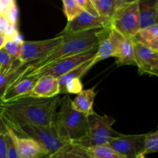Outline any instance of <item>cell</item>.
<instances>
[{
	"label": "cell",
	"instance_id": "cell-20",
	"mask_svg": "<svg viewBox=\"0 0 158 158\" xmlns=\"http://www.w3.org/2000/svg\"><path fill=\"white\" fill-rule=\"evenodd\" d=\"M94 65L95 64L94 63V58H92L89 60H88V61L85 62L84 63L81 64L80 66L76 67L75 69H72V70L69 71L67 73L64 74V75L57 78L60 91L63 87V86H64V84L66 82L69 81V80H73V79H81Z\"/></svg>",
	"mask_w": 158,
	"mask_h": 158
},
{
	"label": "cell",
	"instance_id": "cell-23",
	"mask_svg": "<svg viewBox=\"0 0 158 158\" xmlns=\"http://www.w3.org/2000/svg\"><path fill=\"white\" fill-rule=\"evenodd\" d=\"M94 4L100 16L112 22L113 16L117 9L116 0H97Z\"/></svg>",
	"mask_w": 158,
	"mask_h": 158
},
{
	"label": "cell",
	"instance_id": "cell-12",
	"mask_svg": "<svg viewBox=\"0 0 158 158\" xmlns=\"http://www.w3.org/2000/svg\"><path fill=\"white\" fill-rule=\"evenodd\" d=\"M136 64L140 75H158V51L134 41Z\"/></svg>",
	"mask_w": 158,
	"mask_h": 158
},
{
	"label": "cell",
	"instance_id": "cell-38",
	"mask_svg": "<svg viewBox=\"0 0 158 158\" xmlns=\"http://www.w3.org/2000/svg\"><path fill=\"white\" fill-rule=\"evenodd\" d=\"M134 158H147L146 156H145V154H143V153H141V154H139L138 155L136 156Z\"/></svg>",
	"mask_w": 158,
	"mask_h": 158
},
{
	"label": "cell",
	"instance_id": "cell-39",
	"mask_svg": "<svg viewBox=\"0 0 158 158\" xmlns=\"http://www.w3.org/2000/svg\"><path fill=\"white\" fill-rule=\"evenodd\" d=\"M91 1H92V2H94H94H96V1H97V0H91Z\"/></svg>",
	"mask_w": 158,
	"mask_h": 158
},
{
	"label": "cell",
	"instance_id": "cell-1",
	"mask_svg": "<svg viewBox=\"0 0 158 158\" xmlns=\"http://www.w3.org/2000/svg\"><path fill=\"white\" fill-rule=\"evenodd\" d=\"M60 97L39 98L30 96L0 103V117L29 124L49 126L54 123Z\"/></svg>",
	"mask_w": 158,
	"mask_h": 158
},
{
	"label": "cell",
	"instance_id": "cell-18",
	"mask_svg": "<svg viewBox=\"0 0 158 158\" xmlns=\"http://www.w3.org/2000/svg\"><path fill=\"white\" fill-rule=\"evenodd\" d=\"M110 28L99 29L97 32L98 46L95 56L94 57V64L103 60L112 57V45L110 40Z\"/></svg>",
	"mask_w": 158,
	"mask_h": 158
},
{
	"label": "cell",
	"instance_id": "cell-37",
	"mask_svg": "<svg viewBox=\"0 0 158 158\" xmlns=\"http://www.w3.org/2000/svg\"><path fill=\"white\" fill-rule=\"evenodd\" d=\"M133 1H135V0H116V2H117V9L120 7V6H122V5L125 4V3L131 2Z\"/></svg>",
	"mask_w": 158,
	"mask_h": 158
},
{
	"label": "cell",
	"instance_id": "cell-36",
	"mask_svg": "<svg viewBox=\"0 0 158 158\" xmlns=\"http://www.w3.org/2000/svg\"><path fill=\"white\" fill-rule=\"evenodd\" d=\"M8 128L6 127V126L5 125V123H3L2 120L0 117V134H5V133L7 131Z\"/></svg>",
	"mask_w": 158,
	"mask_h": 158
},
{
	"label": "cell",
	"instance_id": "cell-6",
	"mask_svg": "<svg viewBox=\"0 0 158 158\" xmlns=\"http://www.w3.org/2000/svg\"><path fill=\"white\" fill-rule=\"evenodd\" d=\"M111 27L127 38H134L140 29L138 0L117 8L113 16Z\"/></svg>",
	"mask_w": 158,
	"mask_h": 158
},
{
	"label": "cell",
	"instance_id": "cell-35",
	"mask_svg": "<svg viewBox=\"0 0 158 158\" xmlns=\"http://www.w3.org/2000/svg\"><path fill=\"white\" fill-rule=\"evenodd\" d=\"M7 40L6 37L3 34L0 33V49H2L4 47L5 44H6V42Z\"/></svg>",
	"mask_w": 158,
	"mask_h": 158
},
{
	"label": "cell",
	"instance_id": "cell-19",
	"mask_svg": "<svg viewBox=\"0 0 158 158\" xmlns=\"http://www.w3.org/2000/svg\"><path fill=\"white\" fill-rule=\"evenodd\" d=\"M133 40L154 50L158 51V23L140 29Z\"/></svg>",
	"mask_w": 158,
	"mask_h": 158
},
{
	"label": "cell",
	"instance_id": "cell-17",
	"mask_svg": "<svg viewBox=\"0 0 158 158\" xmlns=\"http://www.w3.org/2000/svg\"><path fill=\"white\" fill-rule=\"evenodd\" d=\"M96 86L88 89H83L79 93L73 100H72L73 109L77 112L85 114L86 116L95 114L94 110V103L97 95L95 91Z\"/></svg>",
	"mask_w": 158,
	"mask_h": 158
},
{
	"label": "cell",
	"instance_id": "cell-14",
	"mask_svg": "<svg viewBox=\"0 0 158 158\" xmlns=\"http://www.w3.org/2000/svg\"><path fill=\"white\" fill-rule=\"evenodd\" d=\"M60 94L57 78L52 76H41L37 78L29 95L39 98H51Z\"/></svg>",
	"mask_w": 158,
	"mask_h": 158
},
{
	"label": "cell",
	"instance_id": "cell-9",
	"mask_svg": "<svg viewBox=\"0 0 158 158\" xmlns=\"http://www.w3.org/2000/svg\"><path fill=\"white\" fill-rule=\"evenodd\" d=\"M112 57L117 58V66H137L134 55V41L110 28Z\"/></svg>",
	"mask_w": 158,
	"mask_h": 158
},
{
	"label": "cell",
	"instance_id": "cell-11",
	"mask_svg": "<svg viewBox=\"0 0 158 158\" xmlns=\"http://www.w3.org/2000/svg\"><path fill=\"white\" fill-rule=\"evenodd\" d=\"M145 134L120 135L113 137L107 143L113 150L126 158H134L144 151Z\"/></svg>",
	"mask_w": 158,
	"mask_h": 158
},
{
	"label": "cell",
	"instance_id": "cell-7",
	"mask_svg": "<svg viewBox=\"0 0 158 158\" xmlns=\"http://www.w3.org/2000/svg\"><path fill=\"white\" fill-rule=\"evenodd\" d=\"M97 46L90 48V49H87L84 52H80V53L76 54V55L66 57V58L54 62L52 64L45 66L40 70L30 74L26 78L34 77V78L37 79L41 76L45 75L52 76L56 78H59L61 76L67 73L72 69H75L76 67L84 63L85 62L94 58L97 53Z\"/></svg>",
	"mask_w": 158,
	"mask_h": 158
},
{
	"label": "cell",
	"instance_id": "cell-26",
	"mask_svg": "<svg viewBox=\"0 0 158 158\" xmlns=\"http://www.w3.org/2000/svg\"><path fill=\"white\" fill-rule=\"evenodd\" d=\"M83 89V85L81 79H73L69 80L64 84L63 87L60 89V94H78Z\"/></svg>",
	"mask_w": 158,
	"mask_h": 158
},
{
	"label": "cell",
	"instance_id": "cell-16",
	"mask_svg": "<svg viewBox=\"0 0 158 158\" xmlns=\"http://www.w3.org/2000/svg\"><path fill=\"white\" fill-rule=\"evenodd\" d=\"M140 29L157 23L158 0H138Z\"/></svg>",
	"mask_w": 158,
	"mask_h": 158
},
{
	"label": "cell",
	"instance_id": "cell-13",
	"mask_svg": "<svg viewBox=\"0 0 158 158\" xmlns=\"http://www.w3.org/2000/svg\"><path fill=\"white\" fill-rule=\"evenodd\" d=\"M19 158H46L49 153L38 142L30 138L19 137L13 133Z\"/></svg>",
	"mask_w": 158,
	"mask_h": 158
},
{
	"label": "cell",
	"instance_id": "cell-5",
	"mask_svg": "<svg viewBox=\"0 0 158 158\" xmlns=\"http://www.w3.org/2000/svg\"><path fill=\"white\" fill-rule=\"evenodd\" d=\"M115 121L110 116H100L96 113L88 116L89 129L86 135L70 143L84 149L107 144L111 138L122 135L113 130L112 126Z\"/></svg>",
	"mask_w": 158,
	"mask_h": 158
},
{
	"label": "cell",
	"instance_id": "cell-15",
	"mask_svg": "<svg viewBox=\"0 0 158 158\" xmlns=\"http://www.w3.org/2000/svg\"><path fill=\"white\" fill-rule=\"evenodd\" d=\"M36 80L37 79L34 77L23 78L11 84L5 92L0 95V103L12 101L29 95Z\"/></svg>",
	"mask_w": 158,
	"mask_h": 158
},
{
	"label": "cell",
	"instance_id": "cell-2",
	"mask_svg": "<svg viewBox=\"0 0 158 158\" xmlns=\"http://www.w3.org/2000/svg\"><path fill=\"white\" fill-rule=\"evenodd\" d=\"M97 30L98 29H92L86 32L63 35V40L60 44L45 56L32 63L23 65L21 73L17 74L16 77L11 84L22 79L26 78L30 74L40 70L45 66L52 64L54 62L80 53L97 46Z\"/></svg>",
	"mask_w": 158,
	"mask_h": 158
},
{
	"label": "cell",
	"instance_id": "cell-31",
	"mask_svg": "<svg viewBox=\"0 0 158 158\" xmlns=\"http://www.w3.org/2000/svg\"><path fill=\"white\" fill-rule=\"evenodd\" d=\"M6 15V16L7 17V19H9V21L12 23H15L17 24V22H18V8H17L15 2L13 3L12 5H11L9 8L6 9L4 12H2Z\"/></svg>",
	"mask_w": 158,
	"mask_h": 158
},
{
	"label": "cell",
	"instance_id": "cell-32",
	"mask_svg": "<svg viewBox=\"0 0 158 158\" xmlns=\"http://www.w3.org/2000/svg\"><path fill=\"white\" fill-rule=\"evenodd\" d=\"M5 134H0V158H7Z\"/></svg>",
	"mask_w": 158,
	"mask_h": 158
},
{
	"label": "cell",
	"instance_id": "cell-10",
	"mask_svg": "<svg viewBox=\"0 0 158 158\" xmlns=\"http://www.w3.org/2000/svg\"><path fill=\"white\" fill-rule=\"evenodd\" d=\"M106 27H111L110 20L106 19L101 16H94L83 11L73 19L68 22L66 27L58 35L79 33Z\"/></svg>",
	"mask_w": 158,
	"mask_h": 158
},
{
	"label": "cell",
	"instance_id": "cell-22",
	"mask_svg": "<svg viewBox=\"0 0 158 158\" xmlns=\"http://www.w3.org/2000/svg\"><path fill=\"white\" fill-rule=\"evenodd\" d=\"M23 65L18 59L9 56L4 49H0V73L8 74L16 70Z\"/></svg>",
	"mask_w": 158,
	"mask_h": 158
},
{
	"label": "cell",
	"instance_id": "cell-28",
	"mask_svg": "<svg viewBox=\"0 0 158 158\" xmlns=\"http://www.w3.org/2000/svg\"><path fill=\"white\" fill-rule=\"evenodd\" d=\"M22 43H18L15 40H12V39H8L6 42L3 49L11 56L12 57L15 59H18L19 57L20 53V47H21Z\"/></svg>",
	"mask_w": 158,
	"mask_h": 158
},
{
	"label": "cell",
	"instance_id": "cell-3",
	"mask_svg": "<svg viewBox=\"0 0 158 158\" xmlns=\"http://www.w3.org/2000/svg\"><path fill=\"white\" fill-rule=\"evenodd\" d=\"M71 103L72 99L68 94L60 99V109L54 119L59 137L67 143L83 137L89 129L87 116L73 109Z\"/></svg>",
	"mask_w": 158,
	"mask_h": 158
},
{
	"label": "cell",
	"instance_id": "cell-21",
	"mask_svg": "<svg viewBox=\"0 0 158 158\" xmlns=\"http://www.w3.org/2000/svg\"><path fill=\"white\" fill-rule=\"evenodd\" d=\"M84 150L89 158H126L116 152L108 144L93 147Z\"/></svg>",
	"mask_w": 158,
	"mask_h": 158
},
{
	"label": "cell",
	"instance_id": "cell-25",
	"mask_svg": "<svg viewBox=\"0 0 158 158\" xmlns=\"http://www.w3.org/2000/svg\"><path fill=\"white\" fill-rule=\"evenodd\" d=\"M158 151V131L149 133L145 134L144 137V151L143 154L146 155L148 154L157 152Z\"/></svg>",
	"mask_w": 158,
	"mask_h": 158
},
{
	"label": "cell",
	"instance_id": "cell-33",
	"mask_svg": "<svg viewBox=\"0 0 158 158\" xmlns=\"http://www.w3.org/2000/svg\"><path fill=\"white\" fill-rule=\"evenodd\" d=\"M9 19H7V17L6 16L4 13H0V33L4 34V32H6V29H7L8 26H9Z\"/></svg>",
	"mask_w": 158,
	"mask_h": 158
},
{
	"label": "cell",
	"instance_id": "cell-27",
	"mask_svg": "<svg viewBox=\"0 0 158 158\" xmlns=\"http://www.w3.org/2000/svg\"><path fill=\"white\" fill-rule=\"evenodd\" d=\"M5 139H6V143L7 158H19L16 146H15V140H14L13 132L11 130H7L5 134Z\"/></svg>",
	"mask_w": 158,
	"mask_h": 158
},
{
	"label": "cell",
	"instance_id": "cell-24",
	"mask_svg": "<svg viewBox=\"0 0 158 158\" xmlns=\"http://www.w3.org/2000/svg\"><path fill=\"white\" fill-rule=\"evenodd\" d=\"M63 3V12L69 22L83 12L77 3V0H62Z\"/></svg>",
	"mask_w": 158,
	"mask_h": 158
},
{
	"label": "cell",
	"instance_id": "cell-30",
	"mask_svg": "<svg viewBox=\"0 0 158 158\" xmlns=\"http://www.w3.org/2000/svg\"><path fill=\"white\" fill-rule=\"evenodd\" d=\"M77 2L83 11L94 16H100L94 2L91 0H77Z\"/></svg>",
	"mask_w": 158,
	"mask_h": 158
},
{
	"label": "cell",
	"instance_id": "cell-34",
	"mask_svg": "<svg viewBox=\"0 0 158 158\" xmlns=\"http://www.w3.org/2000/svg\"><path fill=\"white\" fill-rule=\"evenodd\" d=\"M65 147L63 148H62L61 150H60V151L49 155L46 158H70L69 153L65 149Z\"/></svg>",
	"mask_w": 158,
	"mask_h": 158
},
{
	"label": "cell",
	"instance_id": "cell-8",
	"mask_svg": "<svg viewBox=\"0 0 158 158\" xmlns=\"http://www.w3.org/2000/svg\"><path fill=\"white\" fill-rule=\"evenodd\" d=\"M62 40L63 35H56L40 41H23L20 47L19 60L23 64H28L40 60L58 46Z\"/></svg>",
	"mask_w": 158,
	"mask_h": 158
},
{
	"label": "cell",
	"instance_id": "cell-29",
	"mask_svg": "<svg viewBox=\"0 0 158 158\" xmlns=\"http://www.w3.org/2000/svg\"><path fill=\"white\" fill-rule=\"evenodd\" d=\"M20 67H19L16 70L9 73L8 74H3L0 73V95H2L5 92V90L9 87V85L15 80L17 73L19 72Z\"/></svg>",
	"mask_w": 158,
	"mask_h": 158
},
{
	"label": "cell",
	"instance_id": "cell-4",
	"mask_svg": "<svg viewBox=\"0 0 158 158\" xmlns=\"http://www.w3.org/2000/svg\"><path fill=\"white\" fill-rule=\"evenodd\" d=\"M1 119L6 127L11 130L17 137L30 138L38 142L47 151L49 155L69 144L60 138L54 123L49 126H41L18 122L6 117H1Z\"/></svg>",
	"mask_w": 158,
	"mask_h": 158
}]
</instances>
